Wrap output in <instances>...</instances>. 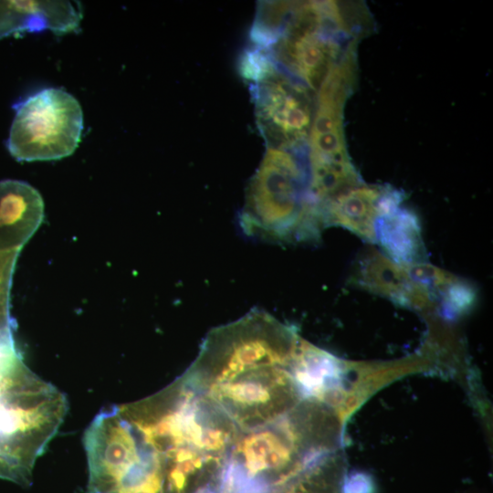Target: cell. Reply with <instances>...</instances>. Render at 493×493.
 Wrapping results in <instances>:
<instances>
[{"label":"cell","instance_id":"6da1fadb","mask_svg":"<svg viewBox=\"0 0 493 493\" xmlns=\"http://www.w3.org/2000/svg\"><path fill=\"white\" fill-rule=\"evenodd\" d=\"M351 30L336 2H277L262 8L252 37L289 76L318 91L329 72L356 43Z\"/></svg>","mask_w":493,"mask_h":493},{"label":"cell","instance_id":"4fadbf2b","mask_svg":"<svg viewBox=\"0 0 493 493\" xmlns=\"http://www.w3.org/2000/svg\"><path fill=\"white\" fill-rule=\"evenodd\" d=\"M19 250L0 248V341L13 339L10 291Z\"/></svg>","mask_w":493,"mask_h":493},{"label":"cell","instance_id":"7a4b0ae2","mask_svg":"<svg viewBox=\"0 0 493 493\" xmlns=\"http://www.w3.org/2000/svg\"><path fill=\"white\" fill-rule=\"evenodd\" d=\"M286 149L268 147L249 182L239 215L250 237L276 243L318 240L326 228L309 194L308 159Z\"/></svg>","mask_w":493,"mask_h":493},{"label":"cell","instance_id":"8fae6325","mask_svg":"<svg viewBox=\"0 0 493 493\" xmlns=\"http://www.w3.org/2000/svg\"><path fill=\"white\" fill-rule=\"evenodd\" d=\"M396 191L389 186L361 184L344 192L327 206V226H341L374 243L376 219Z\"/></svg>","mask_w":493,"mask_h":493},{"label":"cell","instance_id":"30bf717a","mask_svg":"<svg viewBox=\"0 0 493 493\" xmlns=\"http://www.w3.org/2000/svg\"><path fill=\"white\" fill-rule=\"evenodd\" d=\"M82 13L68 1H0V39L14 33L76 31Z\"/></svg>","mask_w":493,"mask_h":493},{"label":"cell","instance_id":"ba28073f","mask_svg":"<svg viewBox=\"0 0 493 493\" xmlns=\"http://www.w3.org/2000/svg\"><path fill=\"white\" fill-rule=\"evenodd\" d=\"M43 218L44 203L37 190L23 181H0V248L20 251Z\"/></svg>","mask_w":493,"mask_h":493},{"label":"cell","instance_id":"5bb4252c","mask_svg":"<svg viewBox=\"0 0 493 493\" xmlns=\"http://www.w3.org/2000/svg\"><path fill=\"white\" fill-rule=\"evenodd\" d=\"M348 493H368L369 487L365 477L356 476L346 486Z\"/></svg>","mask_w":493,"mask_h":493},{"label":"cell","instance_id":"8992f818","mask_svg":"<svg viewBox=\"0 0 493 493\" xmlns=\"http://www.w3.org/2000/svg\"><path fill=\"white\" fill-rule=\"evenodd\" d=\"M292 364L257 367L198 393L221 408L239 431L253 429L286 414L294 404Z\"/></svg>","mask_w":493,"mask_h":493},{"label":"cell","instance_id":"7c38bea8","mask_svg":"<svg viewBox=\"0 0 493 493\" xmlns=\"http://www.w3.org/2000/svg\"><path fill=\"white\" fill-rule=\"evenodd\" d=\"M351 281L362 288L404 305L413 278L404 266L373 250L358 262Z\"/></svg>","mask_w":493,"mask_h":493},{"label":"cell","instance_id":"3957f363","mask_svg":"<svg viewBox=\"0 0 493 493\" xmlns=\"http://www.w3.org/2000/svg\"><path fill=\"white\" fill-rule=\"evenodd\" d=\"M301 342L292 327L255 309L236 321L213 329L181 377L199 392L257 367L290 364Z\"/></svg>","mask_w":493,"mask_h":493},{"label":"cell","instance_id":"9c48e42d","mask_svg":"<svg viewBox=\"0 0 493 493\" xmlns=\"http://www.w3.org/2000/svg\"><path fill=\"white\" fill-rule=\"evenodd\" d=\"M403 201L397 191L385 205L374 225V243L397 264L410 266L425 262V250L419 219Z\"/></svg>","mask_w":493,"mask_h":493},{"label":"cell","instance_id":"52a82bcc","mask_svg":"<svg viewBox=\"0 0 493 493\" xmlns=\"http://www.w3.org/2000/svg\"><path fill=\"white\" fill-rule=\"evenodd\" d=\"M310 89L276 67L255 81L257 125L268 147L298 151L313 119Z\"/></svg>","mask_w":493,"mask_h":493},{"label":"cell","instance_id":"5b68a950","mask_svg":"<svg viewBox=\"0 0 493 493\" xmlns=\"http://www.w3.org/2000/svg\"><path fill=\"white\" fill-rule=\"evenodd\" d=\"M7 148L17 161H51L71 155L83 130L79 101L61 89H44L16 107Z\"/></svg>","mask_w":493,"mask_h":493},{"label":"cell","instance_id":"277c9868","mask_svg":"<svg viewBox=\"0 0 493 493\" xmlns=\"http://www.w3.org/2000/svg\"><path fill=\"white\" fill-rule=\"evenodd\" d=\"M355 47L353 44L347 49L318 90L307 159L310 188L322 197L338 195L362 184L343 133V108L356 77Z\"/></svg>","mask_w":493,"mask_h":493}]
</instances>
